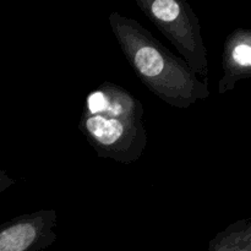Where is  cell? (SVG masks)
Instances as JSON below:
<instances>
[{
  "mask_svg": "<svg viewBox=\"0 0 251 251\" xmlns=\"http://www.w3.org/2000/svg\"><path fill=\"white\" fill-rule=\"evenodd\" d=\"M108 20L125 59L156 97L171 107L186 109L210 96L207 83L139 21L115 11Z\"/></svg>",
  "mask_w": 251,
  "mask_h": 251,
  "instance_id": "6da1fadb",
  "label": "cell"
},
{
  "mask_svg": "<svg viewBox=\"0 0 251 251\" xmlns=\"http://www.w3.org/2000/svg\"><path fill=\"white\" fill-rule=\"evenodd\" d=\"M77 127L98 157L118 163H134L147 146L141 100L109 81L87 93Z\"/></svg>",
  "mask_w": 251,
  "mask_h": 251,
  "instance_id": "7a4b0ae2",
  "label": "cell"
},
{
  "mask_svg": "<svg viewBox=\"0 0 251 251\" xmlns=\"http://www.w3.org/2000/svg\"><path fill=\"white\" fill-rule=\"evenodd\" d=\"M195 75L206 77L207 54L198 15L185 0H135Z\"/></svg>",
  "mask_w": 251,
  "mask_h": 251,
  "instance_id": "3957f363",
  "label": "cell"
},
{
  "mask_svg": "<svg viewBox=\"0 0 251 251\" xmlns=\"http://www.w3.org/2000/svg\"><path fill=\"white\" fill-rule=\"evenodd\" d=\"M54 208L17 216L0 225V251H46L58 235Z\"/></svg>",
  "mask_w": 251,
  "mask_h": 251,
  "instance_id": "277c9868",
  "label": "cell"
},
{
  "mask_svg": "<svg viewBox=\"0 0 251 251\" xmlns=\"http://www.w3.org/2000/svg\"><path fill=\"white\" fill-rule=\"evenodd\" d=\"M248 230L234 226L216 235L208 245V251H251V237Z\"/></svg>",
  "mask_w": 251,
  "mask_h": 251,
  "instance_id": "5b68a950",
  "label": "cell"
},
{
  "mask_svg": "<svg viewBox=\"0 0 251 251\" xmlns=\"http://www.w3.org/2000/svg\"><path fill=\"white\" fill-rule=\"evenodd\" d=\"M15 183H16V180L14 178H11L5 171L0 169V194L4 193L6 189L11 188Z\"/></svg>",
  "mask_w": 251,
  "mask_h": 251,
  "instance_id": "8992f818",
  "label": "cell"
}]
</instances>
